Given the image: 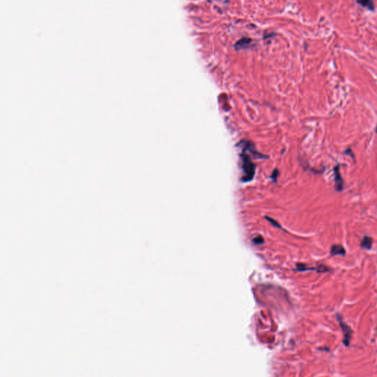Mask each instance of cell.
<instances>
[{
  "instance_id": "6da1fadb",
  "label": "cell",
  "mask_w": 377,
  "mask_h": 377,
  "mask_svg": "<svg viewBox=\"0 0 377 377\" xmlns=\"http://www.w3.org/2000/svg\"><path fill=\"white\" fill-rule=\"evenodd\" d=\"M242 164L243 169H244L245 177L242 178L244 181H249L251 180L255 174V165L252 163L250 159L245 154L242 156Z\"/></svg>"
},
{
  "instance_id": "7a4b0ae2",
  "label": "cell",
  "mask_w": 377,
  "mask_h": 377,
  "mask_svg": "<svg viewBox=\"0 0 377 377\" xmlns=\"http://www.w3.org/2000/svg\"><path fill=\"white\" fill-rule=\"evenodd\" d=\"M337 320H338L339 323H340V326L342 329L343 334V342L346 346H348L350 344L351 338L352 331L351 328L348 326L347 324L343 320L342 318L340 316V314H337Z\"/></svg>"
},
{
  "instance_id": "3957f363",
  "label": "cell",
  "mask_w": 377,
  "mask_h": 377,
  "mask_svg": "<svg viewBox=\"0 0 377 377\" xmlns=\"http://www.w3.org/2000/svg\"><path fill=\"white\" fill-rule=\"evenodd\" d=\"M334 181H335V189L337 192H341L344 188L343 179L341 176L340 172V167L339 165L336 166L334 168Z\"/></svg>"
},
{
  "instance_id": "277c9868",
  "label": "cell",
  "mask_w": 377,
  "mask_h": 377,
  "mask_svg": "<svg viewBox=\"0 0 377 377\" xmlns=\"http://www.w3.org/2000/svg\"><path fill=\"white\" fill-rule=\"evenodd\" d=\"M297 270L299 271H306V270H316L318 273H326L329 272L330 269L325 265H319L315 267H307L304 265H297Z\"/></svg>"
},
{
  "instance_id": "5b68a950",
  "label": "cell",
  "mask_w": 377,
  "mask_h": 377,
  "mask_svg": "<svg viewBox=\"0 0 377 377\" xmlns=\"http://www.w3.org/2000/svg\"><path fill=\"white\" fill-rule=\"evenodd\" d=\"M330 253H331V256L337 255L345 256L346 253V249L344 248V247L341 245H333L331 247Z\"/></svg>"
},
{
  "instance_id": "8992f818",
  "label": "cell",
  "mask_w": 377,
  "mask_h": 377,
  "mask_svg": "<svg viewBox=\"0 0 377 377\" xmlns=\"http://www.w3.org/2000/svg\"><path fill=\"white\" fill-rule=\"evenodd\" d=\"M372 244L373 239L371 237H368V236H365L361 242L360 247L362 248H364V249L371 250V248H372Z\"/></svg>"
},
{
  "instance_id": "52a82bcc",
  "label": "cell",
  "mask_w": 377,
  "mask_h": 377,
  "mask_svg": "<svg viewBox=\"0 0 377 377\" xmlns=\"http://www.w3.org/2000/svg\"><path fill=\"white\" fill-rule=\"evenodd\" d=\"M358 3L363 5V7H366L370 10H374V2L372 1H368V0H364V1H358Z\"/></svg>"
},
{
  "instance_id": "ba28073f",
  "label": "cell",
  "mask_w": 377,
  "mask_h": 377,
  "mask_svg": "<svg viewBox=\"0 0 377 377\" xmlns=\"http://www.w3.org/2000/svg\"><path fill=\"white\" fill-rule=\"evenodd\" d=\"M376 132H377V127H376Z\"/></svg>"
}]
</instances>
